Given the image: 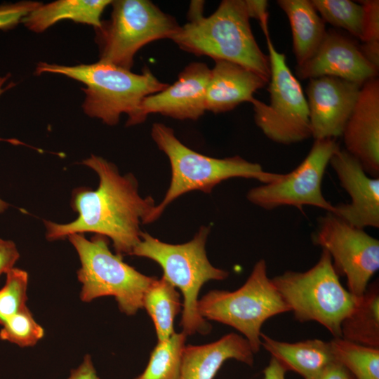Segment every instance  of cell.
<instances>
[{
  "label": "cell",
  "instance_id": "cell-1",
  "mask_svg": "<svg viewBox=\"0 0 379 379\" xmlns=\"http://www.w3.org/2000/svg\"><path fill=\"white\" fill-rule=\"evenodd\" d=\"M82 164L96 172L98 187L75 189L71 205L78 217L65 224L45 221L46 238L53 241L93 232L109 238L117 254L131 255L141 239L140 224L149 223L156 206L154 199L139 194L132 173L121 175L114 164L100 157L93 154Z\"/></svg>",
  "mask_w": 379,
  "mask_h": 379
},
{
  "label": "cell",
  "instance_id": "cell-2",
  "mask_svg": "<svg viewBox=\"0 0 379 379\" xmlns=\"http://www.w3.org/2000/svg\"><path fill=\"white\" fill-rule=\"evenodd\" d=\"M249 20L245 0H223L208 17L201 15L180 26L171 39L186 52L239 64L269 82V58L257 44Z\"/></svg>",
  "mask_w": 379,
  "mask_h": 379
},
{
  "label": "cell",
  "instance_id": "cell-3",
  "mask_svg": "<svg viewBox=\"0 0 379 379\" xmlns=\"http://www.w3.org/2000/svg\"><path fill=\"white\" fill-rule=\"evenodd\" d=\"M62 74L83 83L86 94L83 109L91 117L114 126L122 113L128 116L126 126H133L145 98L162 91L169 85L159 81L147 67L135 74L109 63L99 61L89 65L66 66L40 62L36 73Z\"/></svg>",
  "mask_w": 379,
  "mask_h": 379
},
{
  "label": "cell",
  "instance_id": "cell-4",
  "mask_svg": "<svg viewBox=\"0 0 379 379\" xmlns=\"http://www.w3.org/2000/svg\"><path fill=\"white\" fill-rule=\"evenodd\" d=\"M151 136L169 159L171 179L149 223L157 220L172 201L188 192L199 190L209 194L222 181L234 178L255 179L268 184L279 180L283 175L265 171L259 164L239 156L217 159L198 153L182 143L171 128L161 123L152 125Z\"/></svg>",
  "mask_w": 379,
  "mask_h": 379
},
{
  "label": "cell",
  "instance_id": "cell-5",
  "mask_svg": "<svg viewBox=\"0 0 379 379\" xmlns=\"http://www.w3.org/2000/svg\"><path fill=\"white\" fill-rule=\"evenodd\" d=\"M210 227L202 226L190 241L171 244L159 241L147 232L131 255L147 258L158 263L164 277L183 296V310L180 325L187 336L195 333L206 334L211 326L199 314L198 295L202 286L210 280H224L229 276L226 270L215 267L209 262L205 249Z\"/></svg>",
  "mask_w": 379,
  "mask_h": 379
},
{
  "label": "cell",
  "instance_id": "cell-6",
  "mask_svg": "<svg viewBox=\"0 0 379 379\" xmlns=\"http://www.w3.org/2000/svg\"><path fill=\"white\" fill-rule=\"evenodd\" d=\"M272 281L298 321H316L334 338L341 337V324L359 297L341 284L326 251L322 250L317 263L308 270L286 271Z\"/></svg>",
  "mask_w": 379,
  "mask_h": 379
},
{
  "label": "cell",
  "instance_id": "cell-7",
  "mask_svg": "<svg viewBox=\"0 0 379 379\" xmlns=\"http://www.w3.org/2000/svg\"><path fill=\"white\" fill-rule=\"evenodd\" d=\"M200 315L241 333L256 354L261 347V327L270 318L290 312L272 279L264 259L259 260L246 282L234 291L213 290L198 302Z\"/></svg>",
  "mask_w": 379,
  "mask_h": 379
},
{
  "label": "cell",
  "instance_id": "cell-8",
  "mask_svg": "<svg viewBox=\"0 0 379 379\" xmlns=\"http://www.w3.org/2000/svg\"><path fill=\"white\" fill-rule=\"evenodd\" d=\"M67 237L81 262L77 277L82 284L80 298L83 302L111 295L127 315H133L142 308L143 296L155 278L139 272L124 262L121 255L113 254L107 237L103 235L95 234L91 240L80 233Z\"/></svg>",
  "mask_w": 379,
  "mask_h": 379
},
{
  "label": "cell",
  "instance_id": "cell-9",
  "mask_svg": "<svg viewBox=\"0 0 379 379\" xmlns=\"http://www.w3.org/2000/svg\"><path fill=\"white\" fill-rule=\"evenodd\" d=\"M109 20L97 29L100 60L131 70L136 53L146 44L171 39L180 26L148 0L112 1Z\"/></svg>",
  "mask_w": 379,
  "mask_h": 379
},
{
  "label": "cell",
  "instance_id": "cell-10",
  "mask_svg": "<svg viewBox=\"0 0 379 379\" xmlns=\"http://www.w3.org/2000/svg\"><path fill=\"white\" fill-rule=\"evenodd\" d=\"M265 38L270 65V103L252 99L254 120L273 142L283 145L299 142L312 137L307 99L285 55L277 51L270 36Z\"/></svg>",
  "mask_w": 379,
  "mask_h": 379
},
{
  "label": "cell",
  "instance_id": "cell-11",
  "mask_svg": "<svg viewBox=\"0 0 379 379\" xmlns=\"http://www.w3.org/2000/svg\"><path fill=\"white\" fill-rule=\"evenodd\" d=\"M314 245L326 251L338 275L346 277L348 291L360 297L379 269V241L326 212L312 234Z\"/></svg>",
  "mask_w": 379,
  "mask_h": 379
},
{
  "label": "cell",
  "instance_id": "cell-12",
  "mask_svg": "<svg viewBox=\"0 0 379 379\" xmlns=\"http://www.w3.org/2000/svg\"><path fill=\"white\" fill-rule=\"evenodd\" d=\"M340 148L334 138L314 140L302 162L275 182L251 189L247 199L266 210L280 206H294L302 210L312 206L333 213L334 206L324 197V175L333 154Z\"/></svg>",
  "mask_w": 379,
  "mask_h": 379
},
{
  "label": "cell",
  "instance_id": "cell-13",
  "mask_svg": "<svg viewBox=\"0 0 379 379\" xmlns=\"http://www.w3.org/2000/svg\"><path fill=\"white\" fill-rule=\"evenodd\" d=\"M362 85L328 76L310 79L306 99L314 140L342 135Z\"/></svg>",
  "mask_w": 379,
  "mask_h": 379
},
{
  "label": "cell",
  "instance_id": "cell-14",
  "mask_svg": "<svg viewBox=\"0 0 379 379\" xmlns=\"http://www.w3.org/2000/svg\"><path fill=\"white\" fill-rule=\"evenodd\" d=\"M210 75L211 69L205 63L187 65L173 85L143 99L133 125L145 121L149 114L155 113L179 120H197L206 111Z\"/></svg>",
  "mask_w": 379,
  "mask_h": 379
},
{
  "label": "cell",
  "instance_id": "cell-15",
  "mask_svg": "<svg viewBox=\"0 0 379 379\" xmlns=\"http://www.w3.org/2000/svg\"><path fill=\"white\" fill-rule=\"evenodd\" d=\"M329 164L351 201L333 205L331 213L359 229L379 227V178L368 175L359 161L345 149L339 148Z\"/></svg>",
  "mask_w": 379,
  "mask_h": 379
},
{
  "label": "cell",
  "instance_id": "cell-16",
  "mask_svg": "<svg viewBox=\"0 0 379 379\" xmlns=\"http://www.w3.org/2000/svg\"><path fill=\"white\" fill-rule=\"evenodd\" d=\"M378 70L351 38L329 29L312 57L296 66L295 74L301 79L328 76L364 84L377 77Z\"/></svg>",
  "mask_w": 379,
  "mask_h": 379
},
{
  "label": "cell",
  "instance_id": "cell-17",
  "mask_svg": "<svg viewBox=\"0 0 379 379\" xmlns=\"http://www.w3.org/2000/svg\"><path fill=\"white\" fill-rule=\"evenodd\" d=\"M345 150L370 176L379 178V79L361 86L342 133Z\"/></svg>",
  "mask_w": 379,
  "mask_h": 379
},
{
  "label": "cell",
  "instance_id": "cell-18",
  "mask_svg": "<svg viewBox=\"0 0 379 379\" xmlns=\"http://www.w3.org/2000/svg\"><path fill=\"white\" fill-rule=\"evenodd\" d=\"M211 69L206 95V110L215 114L231 111L251 102L253 94L268 81L257 73L232 62L215 60Z\"/></svg>",
  "mask_w": 379,
  "mask_h": 379
},
{
  "label": "cell",
  "instance_id": "cell-19",
  "mask_svg": "<svg viewBox=\"0 0 379 379\" xmlns=\"http://www.w3.org/2000/svg\"><path fill=\"white\" fill-rule=\"evenodd\" d=\"M254 354L248 340L234 333L208 344L187 345L182 352L178 379H213L227 360L253 366Z\"/></svg>",
  "mask_w": 379,
  "mask_h": 379
},
{
  "label": "cell",
  "instance_id": "cell-20",
  "mask_svg": "<svg viewBox=\"0 0 379 379\" xmlns=\"http://www.w3.org/2000/svg\"><path fill=\"white\" fill-rule=\"evenodd\" d=\"M262 346L272 357L287 371L299 374L304 379H316L321 371L335 361L330 342L312 339L287 343L274 339L262 333Z\"/></svg>",
  "mask_w": 379,
  "mask_h": 379
},
{
  "label": "cell",
  "instance_id": "cell-21",
  "mask_svg": "<svg viewBox=\"0 0 379 379\" xmlns=\"http://www.w3.org/2000/svg\"><path fill=\"white\" fill-rule=\"evenodd\" d=\"M277 3L290 23L296 66L302 65L312 57L322 42L327 31L325 22L312 1L278 0Z\"/></svg>",
  "mask_w": 379,
  "mask_h": 379
},
{
  "label": "cell",
  "instance_id": "cell-22",
  "mask_svg": "<svg viewBox=\"0 0 379 379\" xmlns=\"http://www.w3.org/2000/svg\"><path fill=\"white\" fill-rule=\"evenodd\" d=\"M110 0H59L41 4L30 12L22 21L29 30L42 32L62 20L88 24L95 29L102 26L101 15L111 4Z\"/></svg>",
  "mask_w": 379,
  "mask_h": 379
},
{
  "label": "cell",
  "instance_id": "cell-23",
  "mask_svg": "<svg viewBox=\"0 0 379 379\" xmlns=\"http://www.w3.org/2000/svg\"><path fill=\"white\" fill-rule=\"evenodd\" d=\"M342 338L361 345L379 348V286L368 285L358 298L352 312L340 326Z\"/></svg>",
  "mask_w": 379,
  "mask_h": 379
},
{
  "label": "cell",
  "instance_id": "cell-24",
  "mask_svg": "<svg viewBox=\"0 0 379 379\" xmlns=\"http://www.w3.org/2000/svg\"><path fill=\"white\" fill-rule=\"evenodd\" d=\"M142 307L153 321L158 341L166 340L175 333L174 319L180 310V294L164 277L153 280L143 296Z\"/></svg>",
  "mask_w": 379,
  "mask_h": 379
},
{
  "label": "cell",
  "instance_id": "cell-25",
  "mask_svg": "<svg viewBox=\"0 0 379 379\" xmlns=\"http://www.w3.org/2000/svg\"><path fill=\"white\" fill-rule=\"evenodd\" d=\"M330 342L334 359L355 379H379V348L361 345L342 338Z\"/></svg>",
  "mask_w": 379,
  "mask_h": 379
},
{
  "label": "cell",
  "instance_id": "cell-26",
  "mask_svg": "<svg viewBox=\"0 0 379 379\" xmlns=\"http://www.w3.org/2000/svg\"><path fill=\"white\" fill-rule=\"evenodd\" d=\"M186 337L183 332L174 333L158 341L145 369L135 379H178Z\"/></svg>",
  "mask_w": 379,
  "mask_h": 379
},
{
  "label": "cell",
  "instance_id": "cell-27",
  "mask_svg": "<svg viewBox=\"0 0 379 379\" xmlns=\"http://www.w3.org/2000/svg\"><path fill=\"white\" fill-rule=\"evenodd\" d=\"M324 22L342 28L361 41L364 10L360 4L350 0H311Z\"/></svg>",
  "mask_w": 379,
  "mask_h": 379
},
{
  "label": "cell",
  "instance_id": "cell-28",
  "mask_svg": "<svg viewBox=\"0 0 379 379\" xmlns=\"http://www.w3.org/2000/svg\"><path fill=\"white\" fill-rule=\"evenodd\" d=\"M4 286L0 289V325L27 307L28 274L13 267L6 273Z\"/></svg>",
  "mask_w": 379,
  "mask_h": 379
},
{
  "label": "cell",
  "instance_id": "cell-29",
  "mask_svg": "<svg viewBox=\"0 0 379 379\" xmlns=\"http://www.w3.org/2000/svg\"><path fill=\"white\" fill-rule=\"evenodd\" d=\"M44 335V328L34 320L27 307L6 321L0 331L1 340L21 347L35 345Z\"/></svg>",
  "mask_w": 379,
  "mask_h": 379
},
{
  "label": "cell",
  "instance_id": "cell-30",
  "mask_svg": "<svg viewBox=\"0 0 379 379\" xmlns=\"http://www.w3.org/2000/svg\"><path fill=\"white\" fill-rule=\"evenodd\" d=\"M359 3L364 10L362 44L359 48L364 57L379 69V1L364 0Z\"/></svg>",
  "mask_w": 379,
  "mask_h": 379
},
{
  "label": "cell",
  "instance_id": "cell-31",
  "mask_svg": "<svg viewBox=\"0 0 379 379\" xmlns=\"http://www.w3.org/2000/svg\"><path fill=\"white\" fill-rule=\"evenodd\" d=\"M41 4V3L31 1L0 4V29H13Z\"/></svg>",
  "mask_w": 379,
  "mask_h": 379
},
{
  "label": "cell",
  "instance_id": "cell-32",
  "mask_svg": "<svg viewBox=\"0 0 379 379\" xmlns=\"http://www.w3.org/2000/svg\"><path fill=\"white\" fill-rule=\"evenodd\" d=\"M245 3L249 18H255L259 21L265 37L270 36L268 1L265 0H245Z\"/></svg>",
  "mask_w": 379,
  "mask_h": 379
},
{
  "label": "cell",
  "instance_id": "cell-33",
  "mask_svg": "<svg viewBox=\"0 0 379 379\" xmlns=\"http://www.w3.org/2000/svg\"><path fill=\"white\" fill-rule=\"evenodd\" d=\"M19 258L20 253L14 242L0 239V274L13 268Z\"/></svg>",
  "mask_w": 379,
  "mask_h": 379
},
{
  "label": "cell",
  "instance_id": "cell-34",
  "mask_svg": "<svg viewBox=\"0 0 379 379\" xmlns=\"http://www.w3.org/2000/svg\"><path fill=\"white\" fill-rule=\"evenodd\" d=\"M67 379H100L89 354L85 355L81 364L70 371Z\"/></svg>",
  "mask_w": 379,
  "mask_h": 379
},
{
  "label": "cell",
  "instance_id": "cell-35",
  "mask_svg": "<svg viewBox=\"0 0 379 379\" xmlns=\"http://www.w3.org/2000/svg\"><path fill=\"white\" fill-rule=\"evenodd\" d=\"M316 379H355L340 363L334 361L328 364Z\"/></svg>",
  "mask_w": 379,
  "mask_h": 379
},
{
  "label": "cell",
  "instance_id": "cell-36",
  "mask_svg": "<svg viewBox=\"0 0 379 379\" xmlns=\"http://www.w3.org/2000/svg\"><path fill=\"white\" fill-rule=\"evenodd\" d=\"M287 371L279 361L271 357L268 365L263 370V379H286Z\"/></svg>",
  "mask_w": 379,
  "mask_h": 379
},
{
  "label": "cell",
  "instance_id": "cell-37",
  "mask_svg": "<svg viewBox=\"0 0 379 379\" xmlns=\"http://www.w3.org/2000/svg\"><path fill=\"white\" fill-rule=\"evenodd\" d=\"M8 76H4V77H0V95L8 88H9L11 86H12L13 84H11L8 86L4 87V84L5 81L8 79ZM0 140H5L10 142L12 144L17 145L20 144V142L15 139H2L0 138ZM8 207V203L4 201L0 198V213L4 212Z\"/></svg>",
  "mask_w": 379,
  "mask_h": 379
}]
</instances>
